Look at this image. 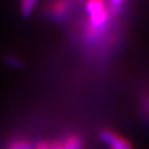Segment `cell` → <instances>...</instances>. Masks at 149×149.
<instances>
[{"label": "cell", "instance_id": "cell-5", "mask_svg": "<svg viewBox=\"0 0 149 149\" xmlns=\"http://www.w3.org/2000/svg\"><path fill=\"white\" fill-rule=\"evenodd\" d=\"M36 0H24L21 3V14L24 17H29L36 5Z\"/></svg>", "mask_w": 149, "mask_h": 149}, {"label": "cell", "instance_id": "cell-4", "mask_svg": "<svg viewBox=\"0 0 149 149\" xmlns=\"http://www.w3.org/2000/svg\"><path fill=\"white\" fill-rule=\"evenodd\" d=\"M62 145L63 149H81L82 141L78 136H70Z\"/></svg>", "mask_w": 149, "mask_h": 149}, {"label": "cell", "instance_id": "cell-3", "mask_svg": "<svg viewBox=\"0 0 149 149\" xmlns=\"http://www.w3.org/2000/svg\"><path fill=\"white\" fill-rule=\"evenodd\" d=\"M3 62L5 63L8 66H12V68H23V61L21 60L20 58H18L17 56L12 55V54H5L4 56L2 57Z\"/></svg>", "mask_w": 149, "mask_h": 149}, {"label": "cell", "instance_id": "cell-8", "mask_svg": "<svg viewBox=\"0 0 149 149\" xmlns=\"http://www.w3.org/2000/svg\"><path fill=\"white\" fill-rule=\"evenodd\" d=\"M35 149H50V144L47 142H40L35 146Z\"/></svg>", "mask_w": 149, "mask_h": 149}, {"label": "cell", "instance_id": "cell-1", "mask_svg": "<svg viewBox=\"0 0 149 149\" xmlns=\"http://www.w3.org/2000/svg\"><path fill=\"white\" fill-rule=\"evenodd\" d=\"M87 12L90 15V22L94 27H100L107 21V10L104 2L98 0H91L86 4Z\"/></svg>", "mask_w": 149, "mask_h": 149}, {"label": "cell", "instance_id": "cell-6", "mask_svg": "<svg viewBox=\"0 0 149 149\" xmlns=\"http://www.w3.org/2000/svg\"><path fill=\"white\" fill-rule=\"evenodd\" d=\"M66 9H68V3L65 1H58L54 3L52 6V13L55 17H61L65 14Z\"/></svg>", "mask_w": 149, "mask_h": 149}, {"label": "cell", "instance_id": "cell-9", "mask_svg": "<svg viewBox=\"0 0 149 149\" xmlns=\"http://www.w3.org/2000/svg\"><path fill=\"white\" fill-rule=\"evenodd\" d=\"M50 149H63V145L59 142H54L50 145Z\"/></svg>", "mask_w": 149, "mask_h": 149}, {"label": "cell", "instance_id": "cell-2", "mask_svg": "<svg viewBox=\"0 0 149 149\" xmlns=\"http://www.w3.org/2000/svg\"><path fill=\"white\" fill-rule=\"evenodd\" d=\"M100 137L104 142L110 145L111 149H133V146L127 140L111 130H102Z\"/></svg>", "mask_w": 149, "mask_h": 149}, {"label": "cell", "instance_id": "cell-7", "mask_svg": "<svg viewBox=\"0 0 149 149\" xmlns=\"http://www.w3.org/2000/svg\"><path fill=\"white\" fill-rule=\"evenodd\" d=\"M8 149H33L31 143L28 141H24V140H18L15 141L8 146Z\"/></svg>", "mask_w": 149, "mask_h": 149}]
</instances>
